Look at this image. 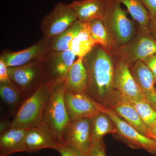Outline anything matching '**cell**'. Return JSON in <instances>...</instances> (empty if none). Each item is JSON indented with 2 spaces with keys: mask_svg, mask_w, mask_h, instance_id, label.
<instances>
[{
  "mask_svg": "<svg viewBox=\"0 0 156 156\" xmlns=\"http://www.w3.org/2000/svg\"><path fill=\"white\" fill-rule=\"evenodd\" d=\"M87 70L85 93L96 103L112 108L122 100L115 86V59L111 52L96 44L83 58Z\"/></svg>",
  "mask_w": 156,
  "mask_h": 156,
  "instance_id": "6da1fadb",
  "label": "cell"
},
{
  "mask_svg": "<svg viewBox=\"0 0 156 156\" xmlns=\"http://www.w3.org/2000/svg\"><path fill=\"white\" fill-rule=\"evenodd\" d=\"M102 20L108 34L112 53L130 41L136 33L133 21L128 18V12L117 0H108Z\"/></svg>",
  "mask_w": 156,
  "mask_h": 156,
  "instance_id": "7a4b0ae2",
  "label": "cell"
},
{
  "mask_svg": "<svg viewBox=\"0 0 156 156\" xmlns=\"http://www.w3.org/2000/svg\"><path fill=\"white\" fill-rule=\"evenodd\" d=\"M50 91V89L42 82L36 91L27 98L14 116L11 128L27 129L42 125L44 110Z\"/></svg>",
  "mask_w": 156,
  "mask_h": 156,
  "instance_id": "3957f363",
  "label": "cell"
},
{
  "mask_svg": "<svg viewBox=\"0 0 156 156\" xmlns=\"http://www.w3.org/2000/svg\"><path fill=\"white\" fill-rule=\"evenodd\" d=\"M64 82L50 89L43 117V123L49 126L60 143L63 131L70 121L65 103Z\"/></svg>",
  "mask_w": 156,
  "mask_h": 156,
  "instance_id": "277c9868",
  "label": "cell"
},
{
  "mask_svg": "<svg viewBox=\"0 0 156 156\" xmlns=\"http://www.w3.org/2000/svg\"><path fill=\"white\" fill-rule=\"evenodd\" d=\"M156 53V40L148 30L139 27L130 41L112 53L115 59L129 66Z\"/></svg>",
  "mask_w": 156,
  "mask_h": 156,
  "instance_id": "5b68a950",
  "label": "cell"
},
{
  "mask_svg": "<svg viewBox=\"0 0 156 156\" xmlns=\"http://www.w3.org/2000/svg\"><path fill=\"white\" fill-rule=\"evenodd\" d=\"M76 56L69 50L51 51L42 59L44 75L42 83L51 89L64 82L68 71Z\"/></svg>",
  "mask_w": 156,
  "mask_h": 156,
  "instance_id": "8992f818",
  "label": "cell"
},
{
  "mask_svg": "<svg viewBox=\"0 0 156 156\" xmlns=\"http://www.w3.org/2000/svg\"><path fill=\"white\" fill-rule=\"evenodd\" d=\"M42 59L21 66L8 67L11 82L28 97L36 91L43 80L44 69Z\"/></svg>",
  "mask_w": 156,
  "mask_h": 156,
  "instance_id": "52a82bcc",
  "label": "cell"
},
{
  "mask_svg": "<svg viewBox=\"0 0 156 156\" xmlns=\"http://www.w3.org/2000/svg\"><path fill=\"white\" fill-rule=\"evenodd\" d=\"M101 111L105 112L116 126L117 134L128 146L133 149H143L152 154L156 155V140L146 136L118 116L112 109L101 106Z\"/></svg>",
  "mask_w": 156,
  "mask_h": 156,
  "instance_id": "ba28073f",
  "label": "cell"
},
{
  "mask_svg": "<svg viewBox=\"0 0 156 156\" xmlns=\"http://www.w3.org/2000/svg\"><path fill=\"white\" fill-rule=\"evenodd\" d=\"M77 20L76 15L69 4L57 3L41 21L43 37L52 38L67 29Z\"/></svg>",
  "mask_w": 156,
  "mask_h": 156,
  "instance_id": "9c48e42d",
  "label": "cell"
},
{
  "mask_svg": "<svg viewBox=\"0 0 156 156\" xmlns=\"http://www.w3.org/2000/svg\"><path fill=\"white\" fill-rule=\"evenodd\" d=\"M62 143L72 147L83 156L87 155L91 147L90 118L70 120L63 131Z\"/></svg>",
  "mask_w": 156,
  "mask_h": 156,
  "instance_id": "30bf717a",
  "label": "cell"
},
{
  "mask_svg": "<svg viewBox=\"0 0 156 156\" xmlns=\"http://www.w3.org/2000/svg\"><path fill=\"white\" fill-rule=\"evenodd\" d=\"M50 51V39L43 37L35 44L24 50L18 51L4 50L0 56V59L8 67L21 66L42 59Z\"/></svg>",
  "mask_w": 156,
  "mask_h": 156,
  "instance_id": "8fae6325",
  "label": "cell"
},
{
  "mask_svg": "<svg viewBox=\"0 0 156 156\" xmlns=\"http://www.w3.org/2000/svg\"><path fill=\"white\" fill-rule=\"evenodd\" d=\"M64 101L70 119L91 118L101 111V105L85 92H65Z\"/></svg>",
  "mask_w": 156,
  "mask_h": 156,
  "instance_id": "7c38bea8",
  "label": "cell"
},
{
  "mask_svg": "<svg viewBox=\"0 0 156 156\" xmlns=\"http://www.w3.org/2000/svg\"><path fill=\"white\" fill-rule=\"evenodd\" d=\"M115 61V86L121 95L122 100L131 102L145 100L131 74L129 66L116 59Z\"/></svg>",
  "mask_w": 156,
  "mask_h": 156,
  "instance_id": "4fadbf2b",
  "label": "cell"
},
{
  "mask_svg": "<svg viewBox=\"0 0 156 156\" xmlns=\"http://www.w3.org/2000/svg\"><path fill=\"white\" fill-rule=\"evenodd\" d=\"M27 152L34 153L45 148L57 151L60 143L47 124L27 129L25 134Z\"/></svg>",
  "mask_w": 156,
  "mask_h": 156,
  "instance_id": "5bb4252c",
  "label": "cell"
},
{
  "mask_svg": "<svg viewBox=\"0 0 156 156\" xmlns=\"http://www.w3.org/2000/svg\"><path fill=\"white\" fill-rule=\"evenodd\" d=\"M130 69L146 101L156 110V83L152 73L142 61L135 62Z\"/></svg>",
  "mask_w": 156,
  "mask_h": 156,
  "instance_id": "9a60e30c",
  "label": "cell"
},
{
  "mask_svg": "<svg viewBox=\"0 0 156 156\" xmlns=\"http://www.w3.org/2000/svg\"><path fill=\"white\" fill-rule=\"evenodd\" d=\"M108 0H78L69 4L78 20L87 23L93 20L103 19Z\"/></svg>",
  "mask_w": 156,
  "mask_h": 156,
  "instance_id": "2e32d148",
  "label": "cell"
},
{
  "mask_svg": "<svg viewBox=\"0 0 156 156\" xmlns=\"http://www.w3.org/2000/svg\"><path fill=\"white\" fill-rule=\"evenodd\" d=\"M27 129L11 128L0 136V156L27 152L25 134Z\"/></svg>",
  "mask_w": 156,
  "mask_h": 156,
  "instance_id": "e0dca14e",
  "label": "cell"
},
{
  "mask_svg": "<svg viewBox=\"0 0 156 156\" xmlns=\"http://www.w3.org/2000/svg\"><path fill=\"white\" fill-rule=\"evenodd\" d=\"M64 83L65 92H85L87 85V74L83 59L78 58L72 65Z\"/></svg>",
  "mask_w": 156,
  "mask_h": 156,
  "instance_id": "ac0fdd59",
  "label": "cell"
},
{
  "mask_svg": "<svg viewBox=\"0 0 156 156\" xmlns=\"http://www.w3.org/2000/svg\"><path fill=\"white\" fill-rule=\"evenodd\" d=\"M90 121L91 146L103 139L104 136L106 134H115L117 132L114 122L104 112L100 111L90 118Z\"/></svg>",
  "mask_w": 156,
  "mask_h": 156,
  "instance_id": "d6986e66",
  "label": "cell"
},
{
  "mask_svg": "<svg viewBox=\"0 0 156 156\" xmlns=\"http://www.w3.org/2000/svg\"><path fill=\"white\" fill-rule=\"evenodd\" d=\"M111 109L118 116L125 120L140 132L146 136L151 137L149 131L143 122L136 109L131 102L127 101L122 100Z\"/></svg>",
  "mask_w": 156,
  "mask_h": 156,
  "instance_id": "ffe728a7",
  "label": "cell"
},
{
  "mask_svg": "<svg viewBox=\"0 0 156 156\" xmlns=\"http://www.w3.org/2000/svg\"><path fill=\"white\" fill-rule=\"evenodd\" d=\"M96 44V41L91 34L89 23H84L80 32L70 42L69 48L78 58L83 59Z\"/></svg>",
  "mask_w": 156,
  "mask_h": 156,
  "instance_id": "44dd1931",
  "label": "cell"
},
{
  "mask_svg": "<svg viewBox=\"0 0 156 156\" xmlns=\"http://www.w3.org/2000/svg\"><path fill=\"white\" fill-rule=\"evenodd\" d=\"M0 95L3 103L14 117L27 97L14 86L0 83Z\"/></svg>",
  "mask_w": 156,
  "mask_h": 156,
  "instance_id": "7402d4cb",
  "label": "cell"
},
{
  "mask_svg": "<svg viewBox=\"0 0 156 156\" xmlns=\"http://www.w3.org/2000/svg\"><path fill=\"white\" fill-rule=\"evenodd\" d=\"M84 23L77 20L61 34L50 38L51 51H63L69 50L70 42L80 32Z\"/></svg>",
  "mask_w": 156,
  "mask_h": 156,
  "instance_id": "603a6c76",
  "label": "cell"
},
{
  "mask_svg": "<svg viewBox=\"0 0 156 156\" xmlns=\"http://www.w3.org/2000/svg\"><path fill=\"white\" fill-rule=\"evenodd\" d=\"M126 6L127 11L134 20L139 23L140 27L147 30L150 17L148 12L141 0H117Z\"/></svg>",
  "mask_w": 156,
  "mask_h": 156,
  "instance_id": "cb8c5ba5",
  "label": "cell"
},
{
  "mask_svg": "<svg viewBox=\"0 0 156 156\" xmlns=\"http://www.w3.org/2000/svg\"><path fill=\"white\" fill-rule=\"evenodd\" d=\"M88 23L91 34L97 44L102 46L112 53L108 34L102 20H93Z\"/></svg>",
  "mask_w": 156,
  "mask_h": 156,
  "instance_id": "d4e9b609",
  "label": "cell"
},
{
  "mask_svg": "<svg viewBox=\"0 0 156 156\" xmlns=\"http://www.w3.org/2000/svg\"><path fill=\"white\" fill-rule=\"evenodd\" d=\"M130 102L149 131L156 118V110L145 100H136Z\"/></svg>",
  "mask_w": 156,
  "mask_h": 156,
  "instance_id": "484cf974",
  "label": "cell"
},
{
  "mask_svg": "<svg viewBox=\"0 0 156 156\" xmlns=\"http://www.w3.org/2000/svg\"><path fill=\"white\" fill-rule=\"evenodd\" d=\"M106 146L103 139L91 146L86 156H106Z\"/></svg>",
  "mask_w": 156,
  "mask_h": 156,
  "instance_id": "4316f807",
  "label": "cell"
},
{
  "mask_svg": "<svg viewBox=\"0 0 156 156\" xmlns=\"http://www.w3.org/2000/svg\"><path fill=\"white\" fill-rule=\"evenodd\" d=\"M57 151L61 156H83L72 147L64 144H59Z\"/></svg>",
  "mask_w": 156,
  "mask_h": 156,
  "instance_id": "83f0119b",
  "label": "cell"
},
{
  "mask_svg": "<svg viewBox=\"0 0 156 156\" xmlns=\"http://www.w3.org/2000/svg\"><path fill=\"white\" fill-rule=\"evenodd\" d=\"M0 83H4L14 86L9 77L8 67L1 59H0Z\"/></svg>",
  "mask_w": 156,
  "mask_h": 156,
  "instance_id": "f1b7e54d",
  "label": "cell"
},
{
  "mask_svg": "<svg viewBox=\"0 0 156 156\" xmlns=\"http://www.w3.org/2000/svg\"><path fill=\"white\" fill-rule=\"evenodd\" d=\"M148 12L150 18L156 17V0H141Z\"/></svg>",
  "mask_w": 156,
  "mask_h": 156,
  "instance_id": "f546056e",
  "label": "cell"
},
{
  "mask_svg": "<svg viewBox=\"0 0 156 156\" xmlns=\"http://www.w3.org/2000/svg\"><path fill=\"white\" fill-rule=\"evenodd\" d=\"M142 61L145 63L152 73L156 83V53L147 57Z\"/></svg>",
  "mask_w": 156,
  "mask_h": 156,
  "instance_id": "4dcf8cb0",
  "label": "cell"
},
{
  "mask_svg": "<svg viewBox=\"0 0 156 156\" xmlns=\"http://www.w3.org/2000/svg\"><path fill=\"white\" fill-rule=\"evenodd\" d=\"M12 121H10L5 118L1 119L0 122V134L6 132L11 128Z\"/></svg>",
  "mask_w": 156,
  "mask_h": 156,
  "instance_id": "1f68e13d",
  "label": "cell"
},
{
  "mask_svg": "<svg viewBox=\"0 0 156 156\" xmlns=\"http://www.w3.org/2000/svg\"><path fill=\"white\" fill-rule=\"evenodd\" d=\"M148 30L151 35L156 40V17L150 18L148 25Z\"/></svg>",
  "mask_w": 156,
  "mask_h": 156,
  "instance_id": "d6a6232c",
  "label": "cell"
},
{
  "mask_svg": "<svg viewBox=\"0 0 156 156\" xmlns=\"http://www.w3.org/2000/svg\"><path fill=\"white\" fill-rule=\"evenodd\" d=\"M151 137L156 140V118L154 122L149 130Z\"/></svg>",
  "mask_w": 156,
  "mask_h": 156,
  "instance_id": "836d02e7",
  "label": "cell"
}]
</instances>
